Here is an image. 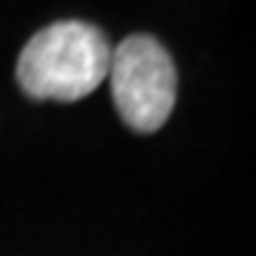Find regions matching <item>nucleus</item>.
I'll list each match as a JSON object with an SVG mask.
<instances>
[{"label": "nucleus", "mask_w": 256, "mask_h": 256, "mask_svg": "<svg viewBox=\"0 0 256 256\" xmlns=\"http://www.w3.org/2000/svg\"><path fill=\"white\" fill-rule=\"evenodd\" d=\"M111 94L131 131L151 134L165 126L176 102V66L160 40L131 34L111 48Z\"/></svg>", "instance_id": "nucleus-2"}, {"label": "nucleus", "mask_w": 256, "mask_h": 256, "mask_svg": "<svg viewBox=\"0 0 256 256\" xmlns=\"http://www.w3.org/2000/svg\"><path fill=\"white\" fill-rule=\"evenodd\" d=\"M111 63L108 37L82 20H63L40 28L18 60L20 88L34 100L74 102L92 94Z\"/></svg>", "instance_id": "nucleus-1"}]
</instances>
